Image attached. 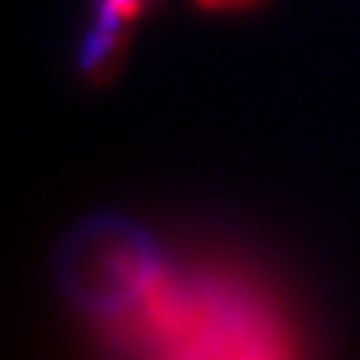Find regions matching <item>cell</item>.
<instances>
[{
    "label": "cell",
    "mask_w": 360,
    "mask_h": 360,
    "mask_svg": "<svg viewBox=\"0 0 360 360\" xmlns=\"http://www.w3.org/2000/svg\"><path fill=\"white\" fill-rule=\"evenodd\" d=\"M53 283L94 321H126L171 272L163 245L136 219L99 211L75 221L53 251Z\"/></svg>",
    "instance_id": "6da1fadb"
},
{
    "label": "cell",
    "mask_w": 360,
    "mask_h": 360,
    "mask_svg": "<svg viewBox=\"0 0 360 360\" xmlns=\"http://www.w3.org/2000/svg\"><path fill=\"white\" fill-rule=\"evenodd\" d=\"M131 46V27L129 25H112V22H94L80 53H77V67L83 77L94 86H107L112 83L129 59Z\"/></svg>",
    "instance_id": "7a4b0ae2"
},
{
    "label": "cell",
    "mask_w": 360,
    "mask_h": 360,
    "mask_svg": "<svg viewBox=\"0 0 360 360\" xmlns=\"http://www.w3.org/2000/svg\"><path fill=\"white\" fill-rule=\"evenodd\" d=\"M190 3L200 13H251L270 6L272 0H190Z\"/></svg>",
    "instance_id": "277c9868"
},
{
    "label": "cell",
    "mask_w": 360,
    "mask_h": 360,
    "mask_svg": "<svg viewBox=\"0 0 360 360\" xmlns=\"http://www.w3.org/2000/svg\"><path fill=\"white\" fill-rule=\"evenodd\" d=\"M158 0H94V13L99 22L134 27L155 8Z\"/></svg>",
    "instance_id": "3957f363"
}]
</instances>
